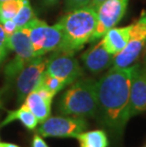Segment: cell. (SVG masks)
Returning <instances> with one entry per match:
<instances>
[{
  "label": "cell",
  "mask_w": 146,
  "mask_h": 147,
  "mask_svg": "<svg viewBox=\"0 0 146 147\" xmlns=\"http://www.w3.org/2000/svg\"><path fill=\"white\" fill-rule=\"evenodd\" d=\"M135 65L112 67L96 83L98 114L114 135L122 136L130 120V87Z\"/></svg>",
  "instance_id": "6da1fadb"
},
{
  "label": "cell",
  "mask_w": 146,
  "mask_h": 147,
  "mask_svg": "<svg viewBox=\"0 0 146 147\" xmlns=\"http://www.w3.org/2000/svg\"><path fill=\"white\" fill-rule=\"evenodd\" d=\"M86 128L87 123L85 118L64 115L49 116L37 128V133L45 138H76Z\"/></svg>",
  "instance_id": "52a82bcc"
},
{
  "label": "cell",
  "mask_w": 146,
  "mask_h": 147,
  "mask_svg": "<svg viewBox=\"0 0 146 147\" xmlns=\"http://www.w3.org/2000/svg\"><path fill=\"white\" fill-rule=\"evenodd\" d=\"M34 18H36L35 13L32 10V6L29 0H24V4L22 8L20 9V11L17 12V14L12 18V20L15 23L18 29L24 28L27 26L30 21H32Z\"/></svg>",
  "instance_id": "d6986e66"
},
{
  "label": "cell",
  "mask_w": 146,
  "mask_h": 147,
  "mask_svg": "<svg viewBox=\"0 0 146 147\" xmlns=\"http://www.w3.org/2000/svg\"><path fill=\"white\" fill-rule=\"evenodd\" d=\"M129 0H105L97 9V25L90 42L101 39L104 34L122 20Z\"/></svg>",
  "instance_id": "9c48e42d"
},
{
  "label": "cell",
  "mask_w": 146,
  "mask_h": 147,
  "mask_svg": "<svg viewBox=\"0 0 146 147\" xmlns=\"http://www.w3.org/2000/svg\"><path fill=\"white\" fill-rule=\"evenodd\" d=\"M38 86L44 87V88L48 90L49 92L52 93V94L55 96L58 92H60L64 87H66L67 84H66L65 81L60 79V78L46 73L45 71Z\"/></svg>",
  "instance_id": "ac0fdd59"
},
{
  "label": "cell",
  "mask_w": 146,
  "mask_h": 147,
  "mask_svg": "<svg viewBox=\"0 0 146 147\" xmlns=\"http://www.w3.org/2000/svg\"><path fill=\"white\" fill-rule=\"evenodd\" d=\"M1 95H2V91H0V107H1Z\"/></svg>",
  "instance_id": "4316f807"
},
{
  "label": "cell",
  "mask_w": 146,
  "mask_h": 147,
  "mask_svg": "<svg viewBox=\"0 0 146 147\" xmlns=\"http://www.w3.org/2000/svg\"><path fill=\"white\" fill-rule=\"evenodd\" d=\"M2 24V27H3V30H4V32H6L7 35H11V33H13L15 30H17V27L15 23L13 22V20L11 19V20H7L5 22H3Z\"/></svg>",
  "instance_id": "7402d4cb"
},
{
  "label": "cell",
  "mask_w": 146,
  "mask_h": 147,
  "mask_svg": "<svg viewBox=\"0 0 146 147\" xmlns=\"http://www.w3.org/2000/svg\"><path fill=\"white\" fill-rule=\"evenodd\" d=\"M76 139L79 140L80 147H108L109 145L106 133L100 129L83 131Z\"/></svg>",
  "instance_id": "2e32d148"
},
{
  "label": "cell",
  "mask_w": 146,
  "mask_h": 147,
  "mask_svg": "<svg viewBox=\"0 0 146 147\" xmlns=\"http://www.w3.org/2000/svg\"><path fill=\"white\" fill-rule=\"evenodd\" d=\"M19 121L28 130H34L39 123L38 120L33 113L30 110L28 106L23 104L16 110H11L8 112L7 117L2 121L1 126L7 125V124L12 123L13 121Z\"/></svg>",
  "instance_id": "9a60e30c"
},
{
  "label": "cell",
  "mask_w": 146,
  "mask_h": 147,
  "mask_svg": "<svg viewBox=\"0 0 146 147\" xmlns=\"http://www.w3.org/2000/svg\"><path fill=\"white\" fill-rule=\"evenodd\" d=\"M9 48L15 52V57L10 62L5 68V76L8 82L14 80L16 75L34 56L32 42H30L29 32L25 28L16 30L11 35H8Z\"/></svg>",
  "instance_id": "5b68a950"
},
{
  "label": "cell",
  "mask_w": 146,
  "mask_h": 147,
  "mask_svg": "<svg viewBox=\"0 0 146 147\" xmlns=\"http://www.w3.org/2000/svg\"><path fill=\"white\" fill-rule=\"evenodd\" d=\"M46 4H48V5H53L55 4V3H57L59 0H44Z\"/></svg>",
  "instance_id": "d4e9b609"
},
{
  "label": "cell",
  "mask_w": 146,
  "mask_h": 147,
  "mask_svg": "<svg viewBox=\"0 0 146 147\" xmlns=\"http://www.w3.org/2000/svg\"><path fill=\"white\" fill-rule=\"evenodd\" d=\"M91 0H66V7L67 10L72 11L75 9L88 7Z\"/></svg>",
  "instance_id": "44dd1931"
},
{
  "label": "cell",
  "mask_w": 146,
  "mask_h": 147,
  "mask_svg": "<svg viewBox=\"0 0 146 147\" xmlns=\"http://www.w3.org/2000/svg\"><path fill=\"white\" fill-rule=\"evenodd\" d=\"M104 1H105V0H91V2H90L88 7H91V8L94 9V10L97 11L99 6H100Z\"/></svg>",
  "instance_id": "cb8c5ba5"
},
{
  "label": "cell",
  "mask_w": 146,
  "mask_h": 147,
  "mask_svg": "<svg viewBox=\"0 0 146 147\" xmlns=\"http://www.w3.org/2000/svg\"><path fill=\"white\" fill-rule=\"evenodd\" d=\"M130 32L131 25L122 28H111L101 38L104 49L113 56L122 51L128 43Z\"/></svg>",
  "instance_id": "5bb4252c"
},
{
  "label": "cell",
  "mask_w": 146,
  "mask_h": 147,
  "mask_svg": "<svg viewBox=\"0 0 146 147\" xmlns=\"http://www.w3.org/2000/svg\"><path fill=\"white\" fill-rule=\"evenodd\" d=\"M82 61L85 67L89 72L100 73L112 65L113 55L110 54L102 45V40L83 53Z\"/></svg>",
  "instance_id": "4fadbf2b"
},
{
  "label": "cell",
  "mask_w": 146,
  "mask_h": 147,
  "mask_svg": "<svg viewBox=\"0 0 146 147\" xmlns=\"http://www.w3.org/2000/svg\"><path fill=\"white\" fill-rule=\"evenodd\" d=\"M96 83L93 79H81L71 84L58 102L59 113L73 117H95L98 114Z\"/></svg>",
  "instance_id": "3957f363"
},
{
  "label": "cell",
  "mask_w": 146,
  "mask_h": 147,
  "mask_svg": "<svg viewBox=\"0 0 146 147\" xmlns=\"http://www.w3.org/2000/svg\"><path fill=\"white\" fill-rule=\"evenodd\" d=\"M3 145H4V142H0V147H3Z\"/></svg>",
  "instance_id": "83f0119b"
},
{
  "label": "cell",
  "mask_w": 146,
  "mask_h": 147,
  "mask_svg": "<svg viewBox=\"0 0 146 147\" xmlns=\"http://www.w3.org/2000/svg\"><path fill=\"white\" fill-rule=\"evenodd\" d=\"M2 1H5V0H0V2H2Z\"/></svg>",
  "instance_id": "f1b7e54d"
},
{
  "label": "cell",
  "mask_w": 146,
  "mask_h": 147,
  "mask_svg": "<svg viewBox=\"0 0 146 147\" xmlns=\"http://www.w3.org/2000/svg\"><path fill=\"white\" fill-rule=\"evenodd\" d=\"M11 49L9 48V40L8 35L3 30L2 24L0 22V64L5 60L6 56L8 55Z\"/></svg>",
  "instance_id": "ffe728a7"
},
{
  "label": "cell",
  "mask_w": 146,
  "mask_h": 147,
  "mask_svg": "<svg viewBox=\"0 0 146 147\" xmlns=\"http://www.w3.org/2000/svg\"><path fill=\"white\" fill-rule=\"evenodd\" d=\"M46 72L58 77L69 86L83 75V69L74 53L56 51L48 59Z\"/></svg>",
  "instance_id": "30bf717a"
},
{
  "label": "cell",
  "mask_w": 146,
  "mask_h": 147,
  "mask_svg": "<svg viewBox=\"0 0 146 147\" xmlns=\"http://www.w3.org/2000/svg\"><path fill=\"white\" fill-rule=\"evenodd\" d=\"M24 0H5L0 2V22L12 19L20 11Z\"/></svg>",
  "instance_id": "e0dca14e"
},
{
  "label": "cell",
  "mask_w": 146,
  "mask_h": 147,
  "mask_svg": "<svg viewBox=\"0 0 146 147\" xmlns=\"http://www.w3.org/2000/svg\"><path fill=\"white\" fill-rule=\"evenodd\" d=\"M32 147H48L40 135H35L32 142Z\"/></svg>",
  "instance_id": "603a6c76"
},
{
  "label": "cell",
  "mask_w": 146,
  "mask_h": 147,
  "mask_svg": "<svg viewBox=\"0 0 146 147\" xmlns=\"http://www.w3.org/2000/svg\"><path fill=\"white\" fill-rule=\"evenodd\" d=\"M58 23L63 33V42L58 51L75 53L90 42L97 25V11L91 7L75 9Z\"/></svg>",
  "instance_id": "7a4b0ae2"
},
{
  "label": "cell",
  "mask_w": 146,
  "mask_h": 147,
  "mask_svg": "<svg viewBox=\"0 0 146 147\" xmlns=\"http://www.w3.org/2000/svg\"><path fill=\"white\" fill-rule=\"evenodd\" d=\"M3 147H19V146L16 145V144H13V143H5L4 142Z\"/></svg>",
  "instance_id": "484cf974"
},
{
  "label": "cell",
  "mask_w": 146,
  "mask_h": 147,
  "mask_svg": "<svg viewBox=\"0 0 146 147\" xmlns=\"http://www.w3.org/2000/svg\"><path fill=\"white\" fill-rule=\"evenodd\" d=\"M146 111V70L135 65L130 87V118Z\"/></svg>",
  "instance_id": "8fae6325"
},
{
  "label": "cell",
  "mask_w": 146,
  "mask_h": 147,
  "mask_svg": "<svg viewBox=\"0 0 146 147\" xmlns=\"http://www.w3.org/2000/svg\"><path fill=\"white\" fill-rule=\"evenodd\" d=\"M146 45V11L131 25L128 43L122 51L113 56L112 67L125 68L132 65Z\"/></svg>",
  "instance_id": "8992f818"
},
{
  "label": "cell",
  "mask_w": 146,
  "mask_h": 147,
  "mask_svg": "<svg viewBox=\"0 0 146 147\" xmlns=\"http://www.w3.org/2000/svg\"><path fill=\"white\" fill-rule=\"evenodd\" d=\"M53 98L54 95L52 93L38 86L25 98L24 104L37 118L39 123H41L50 116L51 102Z\"/></svg>",
  "instance_id": "7c38bea8"
},
{
  "label": "cell",
  "mask_w": 146,
  "mask_h": 147,
  "mask_svg": "<svg viewBox=\"0 0 146 147\" xmlns=\"http://www.w3.org/2000/svg\"><path fill=\"white\" fill-rule=\"evenodd\" d=\"M46 63L48 59L36 56L16 75L13 81L18 102L25 101V98L37 87L46 70Z\"/></svg>",
  "instance_id": "ba28073f"
},
{
  "label": "cell",
  "mask_w": 146,
  "mask_h": 147,
  "mask_svg": "<svg viewBox=\"0 0 146 147\" xmlns=\"http://www.w3.org/2000/svg\"><path fill=\"white\" fill-rule=\"evenodd\" d=\"M29 32L34 56H43L50 51H56L61 48L63 33L59 23L49 26L45 21L34 18L24 27Z\"/></svg>",
  "instance_id": "277c9868"
}]
</instances>
